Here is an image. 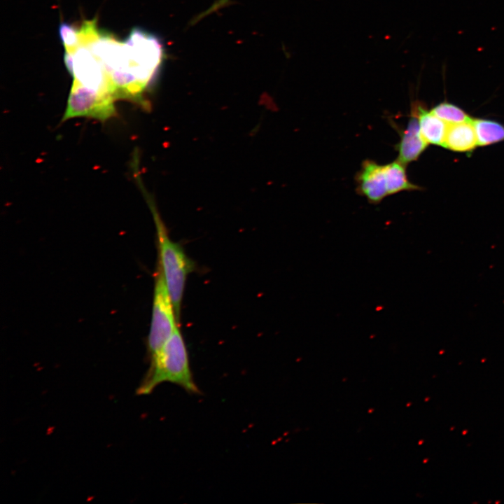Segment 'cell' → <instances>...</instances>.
<instances>
[{"label":"cell","mask_w":504,"mask_h":504,"mask_svg":"<svg viewBox=\"0 0 504 504\" xmlns=\"http://www.w3.org/2000/svg\"><path fill=\"white\" fill-rule=\"evenodd\" d=\"M412 109L416 113L422 138L428 144L443 146L448 124L428 111L420 102H414Z\"/></svg>","instance_id":"9c48e42d"},{"label":"cell","mask_w":504,"mask_h":504,"mask_svg":"<svg viewBox=\"0 0 504 504\" xmlns=\"http://www.w3.org/2000/svg\"><path fill=\"white\" fill-rule=\"evenodd\" d=\"M388 195L402 191L419 190L421 188L407 178L405 165L398 160L384 164Z\"/></svg>","instance_id":"8fae6325"},{"label":"cell","mask_w":504,"mask_h":504,"mask_svg":"<svg viewBox=\"0 0 504 504\" xmlns=\"http://www.w3.org/2000/svg\"><path fill=\"white\" fill-rule=\"evenodd\" d=\"M356 190L369 202L378 204L388 196L384 165L365 160L356 176Z\"/></svg>","instance_id":"52a82bcc"},{"label":"cell","mask_w":504,"mask_h":504,"mask_svg":"<svg viewBox=\"0 0 504 504\" xmlns=\"http://www.w3.org/2000/svg\"><path fill=\"white\" fill-rule=\"evenodd\" d=\"M164 382L176 384L188 393H200L192 377L187 348L178 326L160 353L150 360V368L136 393L150 394Z\"/></svg>","instance_id":"6da1fadb"},{"label":"cell","mask_w":504,"mask_h":504,"mask_svg":"<svg viewBox=\"0 0 504 504\" xmlns=\"http://www.w3.org/2000/svg\"><path fill=\"white\" fill-rule=\"evenodd\" d=\"M73 81L117 99L114 87L105 68L90 49L80 45L73 52Z\"/></svg>","instance_id":"8992f818"},{"label":"cell","mask_w":504,"mask_h":504,"mask_svg":"<svg viewBox=\"0 0 504 504\" xmlns=\"http://www.w3.org/2000/svg\"><path fill=\"white\" fill-rule=\"evenodd\" d=\"M472 123L478 146H489L504 141V125L501 123L484 118L472 119Z\"/></svg>","instance_id":"7c38bea8"},{"label":"cell","mask_w":504,"mask_h":504,"mask_svg":"<svg viewBox=\"0 0 504 504\" xmlns=\"http://www.w3.org/2000/svg\"><path fill=\"white\" fill-rule=\"evenodd\" d=\"M428 144L422 138L416 113L412 109L411 117L406 128L400 133V140L396 146L398 151L396 160L404 165L416 160Z\"/></svg>","instance_id":"ba28073f"},{"label":"cell","mask_w":504,"mask_h":504,"mask_svg":"<svg viewBox=\"0 0 504 504\" xmlns=\"http://www.w3.org/2000/svg\"><path fill=\"white\" fill-rule=\"evenodd\" d=\"M58 31L65 51L73 53L80 45L78 27L62 22L59 25Z\"/></svg>","instance_id":"5bb4252c"},{"label":"cell","mask_w":504,"mask_h":504,"mask_svg":"<svg viewBox=\"0 0 504 504\" xmlns=\"http://www.w3.org/2000/svg\"><path fill=\"white\" fill-rule=\"evenodd\" d=\"M130 60V74L136 91L146 104L144 95L156 77L164 58L160 38L141 28H133L124 41Z\"/></svg>","instance_id":"3957f363"},{"label":"cell","mask_w":504,"mask_h":504,"mask_svg":"<svg viewBox=\"0 0 504 504\" xmlns=\"http://www.w3.org/2000/svg\"><path fill=\"white\" fill-rule=\"evenodd\" d=\"M478 146L472 119L448 125L443 147L459 153H471Z\"/></svg>","instance_id":"30bf717a"},{"label":"cell","mask_w":504,"mask_h":504,"mask_svg":"<svg viewBox=\"0 0 504 504\" xmlns=\"http://www.w3.org/2000/svg\"><path fill=\"white\" fill-rule=\"evenodd\" d=\"M115 100L113 96L99 93L73 81L62 121L77 117L105 121L115 115Z\"/></svg>","instance_id":"5b68a950"},{"label":"cell","mask_w":504,"mask_h":504,"mask_svg":"<svg viewBox=\"0 0 504 504\" xmlns=\"http://www.w3.org/2000/svg\"><path fill=\"white\" fill-rule=\"evenodd\" d=\"M430 111L448 125L467 122L472 120L469 115L462 108L447 102L438 104Z\"/></svg>","instance_id":"4fadbf2b"},{"label":"cell","mask_w":504,"mask_h":504,"mask_svg":"<svg viewBox=\"0 0 504 504\" xmlns=\"http://www.w3.org/2000/svg\"><path fill=\"white\" fill-rule=\"evenodd\" d=\"M148 206L153 214L156 227L158 265L172 298L177 320L179 321L181 308L188 276L194 270L192 260L186 255L183 247L172 241L151 198L146 195Z\"/></svg>","instance_id":"7a4b0ae2"},{"label":"cell","mask_w":504,"mask_h":504,"mask_svg":"<svg viewBox=\"0 0 504 504\" xmlns=\"http://www.w3.org/2000/svg\"><path fill=\"white\" fill-rule=\"evenodd\" d=\"M153 299L148 349L150 360L155 358L178 326L174 304L164 278L158 263Z\"/></svg>","instance_id":"277c9868"}]
</instances>
